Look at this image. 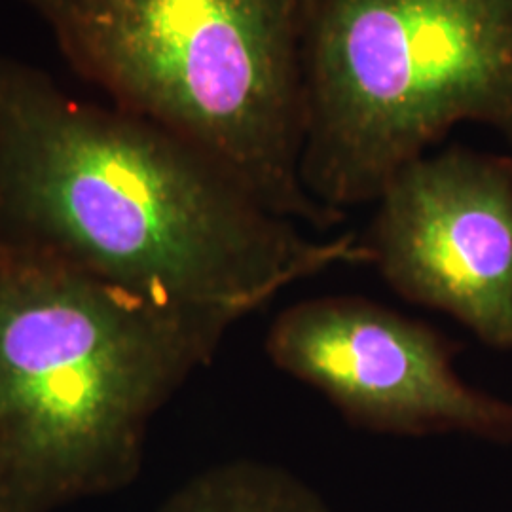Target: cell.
Returning <instances> with one entry per match:
<instances>
[{
    "instance_id": "6da1fadb",
    "label": "cell",
    "mask_w": 512,
    "mask_h": 512,
    "mask_svg": "<svg viewBox=\"0 0 512 512\" xmlns=\"http://www.w3.org/2000/svg\"><path fill=\"white\" fill-rule=\"evenodd\" d=\"M0 241L147 300L245 315L368 264L361 236H304L179 135L4 54Z\"/></svg>"
},
{
    "instance_id": "277c9868",
    "label": "cell",
    "mask_w": 512,
    "mask_h": 512,
    "mask_svg": "<svg viewBox=\"0 0 512 512\" xmlns=\"http://www.w3.org/2000/svg\"><path fill=\"white\" fill-rule=\"evenodd\" d=\"M463 122L512 147V0H310L300 177L313 200L376 202Z\"/></svg>"
},
{
    "instance_id": "8992f818",
    "label": "cell",
    "mask_w": 512,
    "mask_h": 512,
    "mask_svg": "<svg viewBox=\"0 0 512 512\" xmlns=\"http://www.w3.org/2000/svg\"><path fill=\"white\" fill-rule=\"evenodd\" d=\"M361 241L406 302L512 349V158L450 147L404 165Z\"/></svg>"
},
{
    "instance_id": "7a4b0ae2",
    "label": "cell",
    "mask_w": 512,
    "mask_h": 512,
    "mask_svg": "<svg viewBox=\"0 0 512 512\" xmlns=\"http://www.w3.org/2000/svg\"><path fill=\"white\" fill-rule=\"evenodd\" d=\"M243 317L147 300L0 241V512L131 486L156 414Z\"/></svg>"
},
{
    "instance_id": "5b68a950",
    "label": "cell",
    "mask_w": 512,
    "mask_h": 512,
    "mask_svg": "<svg viewBox=\"0 0 512 512\" xmlns=\"http://www.w3.org/2000/svg\"><path fill=\"white\" fill-rule=\"evenodd\" d=\"M440 330L361 296H317L277 313L266 353L355 427L382 435L461 433L512 442V403L459 378Z\"/></svg>"
},
{
    "instance_id": "52a82bcc",
    "label": "cell",
    "mask_w": 512,
    "mask_h": 512,
    "mask_svg": "<svg viewBox=\"0 0 512 512\" xmlns=\"http://www.w3.org/2000/svg\"><path fill=\"white\" fill-rule=\"evenodd\" d=\"M158 512H332L300 476L274 463L234 459L188 478Z\"/></svg>"
},
{
    "instance_id": "3957f363",
    "label": "cell",
    "mask_w": 512,
    "mask_h": 512,
    "mask_svg": "<svg viewBox=\"0 0 512 512\" xmlns=\"http://www.w3.org/2000/svg\"><path fill=\"white\" fill-rule=\"evenodd\" d=\"M110 103L200 148L283 219L346 220L300 177L310 0H19Z\"/></svg>"
}]
</instances>
